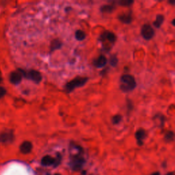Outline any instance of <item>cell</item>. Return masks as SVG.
I'll return each mask as SVG.
<instances>
[{
	"label": "cell",
	"mask_w": 175,
	"mask_h": 175,
	"mask_svg": "<svg viewBox=\"0 0 175 175\" xmlns=\"http://www.w3.org/2000/svg\"><path fill=\"white\" fill-rule=\"evenodd\" d=\"M136 86L135 78L131 75H123L120 78V89L124 92L133 90Z\"/></svg>",
	"instance_id": "cell-1"
},
{
	"label": "cell",
	"mask_w": 175,
	"mask_h": 175,
	"mask_svg": "<svg viewBox=\"0 0 175 175\" xmlns=\"http://www.w3.org/2000/svg\"><path fill=\"white\" fill-rule=\"evenodd\" d=\"M88 81L87 77H77L73 80L70 81L65 85V90L67 92H72L76 88L81 87L82 85L85 84Z\"/></svg>",
	"instance_id": "cell-2"
},
{
	"label": "cell",
	"mask_w": 175,
	"mask_h": 175,
	"mask_svg": "<svg viewBox=\"0 0 175 175\" xmlns=\"http://www.w3.org/2000/svg\"><path fill=\"white\" fill-rule=\"evenodd\" d=\"M22 72L24 77L34 81L35 83H40L41 81L42 80V75L41 72L38 71L29 70L28 72H25V71L22 70Z\"/></svg>",
	"instance_id": "cell-3"
},
{
	"label": "cell",
	"mask_w": 175,
	"mask_h": 175,
	"mask_svg": "<svg viewBox=\"0 0 175 175\" xmlns=\"http://www.w3.org/2000/svg\"><path fill=\"white\" fill-rule=\"evenodd\" d=\"M14 133L12 131H4L0 133V142L3 144L11 143L14 140Z\"/></svg>",
	"instance_id": "cell-4"
},
{
	"label": "cell",
	"mask_w": 175,
	"mask_h": 175,
	"mask_svg": "<svg viewBox=\"0 0 175 175\" xmlns=\"http://www.w3.org/2000/svg\"><path fill=\"white\" fill-rule=\"evenodd\" d=\"M155 31L153 28H152V26L149 24H145L141 29V34L142 36H143V38L146 40H150L153 37Z\"/></svg>",
	"instance_id": "cell-5"
},
{
	"label": "cell",
	"mask_w": 175,
	"mask_h": 175,
	"mask_svg": "<svg viewBox=\"0 0 175 175\" xmlns=\"http://www.w3.org/2000/svg\"><path fill=\"white\" fill-rule=\"evenodd\" d=\"M24 77L21 69H19L18 71L12 72L10 75V81L13 84H18L20 83Z\"/></svg>",
	"instance_id": "cell-6"
},
{
	"label": "cell",
	"mask_w": 175,
	"mask_h": 175,
	"mask_svg": "<svg viewBox=\"0 0 175 175\" xmlns=\"http://www.w3.org/2000/svg\"><path fill=\"white\" fill-rule=\"evenodd\" d=\"M84 160L79 155H75L71 160V168L74 170H79L83 166Z\"/></svg>",
	"instance_id": "cell-7"
},
{
	"label": "cell",
	"mask_w": 175,
	"mask_h": 175,
	"mask_svg": "<svg viewBox=\"0 0 175 175\" xmlns=\"http://www.w3.org/2000/svg\"><path fill=\"white\" fill-rule=\"evenodd\" d=\"M100 40H102L103 41H107L110 43L113 44L116 41V36L114 33L111 32H104L101 36Z\"/></svg>",
	"instance_id": "cell-8"
},
{
	"label": "cell",
	"mask_w": 175,
	"mask_h": 175,
	"mask_svg": "<svg viewBox=\"0 0 175 175\" xmlns=\"http://www.w3.org/2000/svg\"><path fill=\"white\" fill-rule=\"evenodd\" d=\"M32 144L29 141H25L20 146V151L23 154H28L32 150Z\"/></svg>",
	"instance_id": "cell-9"
},
{
	"label": "cell",
	"mask_w": 175,
	"mask_h": 175,
	"mask_svg": "<svg viewBox=\"0 0 175 175\" xmlns=\"http://www.w3.org/2000/svg\"><path fill=\"white\" fill-rule=\"evenodd\" d=\"M55 158L53 157L50 155H45L41 160V164L44 166H49L54 165L55 166Z\"/></svg>",
	"instance_id": "cell-10"
},
{
	"label": "cell",
	"mask_w": 175,
	"mask_h": 175,
	"mask_svg": "<svg viewBox=\"0 0 175 175\" xmlns=\"http://www.w3.org/2000/svg\"><path fill=\"white\" fill-rule=\"evenodd\" d=\"M94 65L97 68L103 67L107 64V58L103 55H101L97 58H96L93 62Z\"/></svg>",
	"instance_id": "cell-11"
},
{
	"label": "cell",
	"mask_w": 175,
	"mask_h": 175,
	"mask_svg": "<svg viewBox=\"0 0 175 175\" xmlns=\"http://www.w3.org/2000/svg\"><path fill=\"white\" fill-rule=\"evenodd\" d=\"M147 136V133L142 129L138 130L135 133V138L138 142V144L139 145L143 144V141L145 139V138Z\"/></svg>",
	"instance_id": "cell-12"
},
{
	"label": "cell",
	"mask_w": 175,
	"mask_h": 175,
	"mask_svg": "<svg viewBox=\"0 0 175 175\" xmlns=\"http://www.w3.org/2000/svg\"><path fill=\"white\" fill-rule=\"evenodd\" d=\"M118 19H119V20L122 23H123V24H130L132 20V16L131 15V12L125 13V14L120 15H119V16H118Z\"/></svg>",
	"instance_id": "cell-13"
},
{
	"label": "cell",
	"mask_w": 175,
	"mask_h": 175,
	"mask_svg": "<svg viewBox=\"0 0 175 175\" xmlns=\"http://www.w3.org/2000/svg\"><path fill=\"white\" fill-rule=\"evenodd\" d=\"M62 47V42L58 40V39H55V40L53 41L51 43V47L50 49L51 51H54L55 49H60Z\"/></svg>",
	"instance_id": "cell-14"
},
{
	"label": "cell",
	"mask_w": 175,
	"mask_h": 175,
	"mask_svg": "<svg viewBox=\"0 0 175 175\" xmlns=\"http://www.w3.org/2000/svg\"><path fill=\"white\" fill-rule=\"evenodd\" d=\"M164 21V16L163 15H157L156 19H155V21L153 23V25L155 27H156L157 28H159L161 27V25H162Z\"/></svg>",
	"instance_id": "cell-15"
},
{
	"label": "cell",
	"mask_w": 175,
	"mask_h": 175,
	"mask_svg": "<svg viewBox=\"0 0 175 175\" xmlns=\"http://www.w3.org/2000/svg\"><path fill=\"white\" fill-rule=\"evenodd\" d=\"M86 37V34H85V32L82 30H77L75 32V38L77 39V41H83Z\"/></svg>",
	"instance_id": "cell-16"
},
{
	"label": "cell",
	"mask_w": 175,
	"mask_h": 175,
	"mask_svg": "<svg viewBox=\"0 0 175 175\" xmlns=\"http://www.w3.org/2000/svg\"><path fill=\"white\" fill-rule=\"evenodd\" d=\"M114 10V7L112 5H105L101 8V11L105 13H110Z\"/></svg>",
	"instance_id": "cell-17"
},
{
	"label": "cell",
	"mask_w": 175,
	"mask_h": 175,
	"mask_svg": "<svg viewBox=\"0 0 175 175\" xmlns=\"http://www.w3.org/2000/svg\"><path fill=\"white\" fill-rule=\"evenodd\" d=\"M165 140L167 142H171L174 140V133L173 131H169L165 135Z\"/></svg>",
	"instance_id": "cell-18"
},
{
	"label": "cell",
	"mask_w": 175,
	"mask_h": 175,
	"mask_svg": "<svg viewBox=\"0 0 175 175\" xmlns=\"http://www.w3.org/2000/svg\"><path fill=\"white\" fill-rule=\"evenodd\" d=\"M121 120H122V116L120 115H116L112 118V123H113L114 125H117L118 123H120Z\"/></svg>",
	"instance_id": "cell-19"
},
{
	"label": "cell",
	"mask_w": 175,
	"mask_h": 175,
	"mask_svg": "<svg viewBox=\"0 0 175 175\" xmlns=\"http://www.w3.org/2000/svg\"><path fill=\"white\" fill-rule=\"evenodd\" d=\"M133 3V1H130V0H121V1L118 2V4L123 6H129Z\"/></svg>",
	"instance_id": "cell-20"
},
{
	"label": "cell",
	"mask_w": 175,
	"mask_h": 175,
	"mask_svg": "<svg viewBox=\"0 0 175 175\" xmlns=\"http://www.w3.org/2000/svg\"><path fill=\"white\" fill-rule=\"evenodd\" d=\"M110 64L112 66V67H115L118 63V59L116 56H112V57H111L110 58Z\"/></svg>",
	"instance_id": "cell-21"
},
{
	"label": "cell",
	"mask_w": 175,
	"mask_h": 175,
	"mask_svg": "<svg viewBox=\"0 0 175 175\" xmlns=\"http://www.w3.org/2000/svg\"><path fill=\"white\" fill-rule=\"evenodd\" d=\"M6 94V90L4 87L0 86V98L4 97Z\"/></svg>",
	"instance_id": "cell-22"
},
{
	"label": "cell",
	"mask_w": 175,
	"mask_h": 175,
	"mask_svg": "<svg viewBox=\"0 0 175 175\" xmlns=\"http://www.w3.org/2000/svg\"><path fill=\"white\" fill-rule=\"evenodd\" d=\"M2 81V75L1 71H0V83H1Z\"/></svg>",
	"instance_id": "cell-23"
},
{
	"label": "cell",
	"mask_w": 175,
	"mask_h": 175,
	"mask_svg": "<svg viewBox=\"0 0 175 175\" xmlns=\"http://www.w3.org/2000/svg\"><path fill=\"white\" fill-rule=\"evenodd\" d=\"M152 175H160V173H157H157H153V174H152Z\"/></svg>",
	"instance_id": "cell-24"
},
{
	"label": "cell",
	"mask_w": 175,
	"mask_h": 175,
	"mask_svg": "<svg viewBox=\"0 0 175 175\" xmlns=\"http://www.w3.org/2000/svg\"><path fill=\"white\" fill-rule=\"evenodd\" d=\"M166 175H174V173H168Z\"/></svg>",
	"instance_id": "cell-25"
},
{
	"label": "cell",
	"mask_w": 175,
	"mask_h": 175,
	"mask_svg": "<svg viewBox=\"0 0 175 175\" xmlns=\"http://www.w3.org/2000/svg\"><path fill=\"white\" fill-rule=\"evenodd\" d=\"M55 175H60V174H55Z\"/></svg>",
	"instance_id": "cell-26"
}]
</instances>
